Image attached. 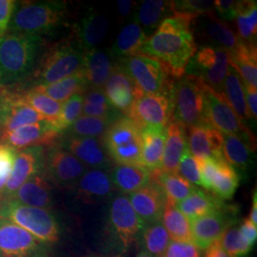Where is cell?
Instances as JSON below:
<instances>
[{
	"instance_id": "obj_1",
	"label": "cell",
	"mask_w": 257,
	"mask_h": 257,
	"mask_svg": "<svg viewBox=\"0 0 257 257\" xmlns=\"http://www.w3.org/2000/svg\"><path fill=\"white\" fill-rule=\"evenodd\" d=\"M191 23L192 20L178 16L164 19L154 35L148 37L140 54L155 58L168 74L181 78L197 51Z\"/></svg>"
},
{
	"instance_id": "obj_2",
	"label": "cell",
	"mask_w": 257,
	"mask_h": 257,
	"mask_svg": "<svg viewBox=\"0 0 257 257\" xmlns=\"http://www.w3.org/2000/svg\"><path fill=\"white\" fill-rule=\"evenodd\" d=\"M40 37L5 34L0 37V85L13 86L24 81L37 60Z\"/></svg>"
},
{
	"instance_id": "obj_3",
	"label": "cell",
	"mask_w": 257,
	"mask_h": 257,
	"mask_svg": "<svg viewBox=\"0 0 257 257\" xmlns=\"http://www.w3.org/2000/svg\"><path fill=\"white\" fill-rule=\"evenodd\" d=\"M67 15L64 1L23 2L17 4L10 21L12 33L39 37L58 27Z\"/></svg>"
},
{
	"instance_id": "obj_4",
	"label": "cell",
	"mask_w": 257,
	"mask_h": 257,
	"mask_svg": "<svg viewBox=\"0 0 257 257\" xmlns=\"http://www.w3.org/2000/svg\"><path fill=\"white\" fill-rule=\"evenodd\" d=\"M144 223L132 207L128 196L121 193L110 199L107 235L109 248L116 255L125 254L138 240Z\"/></svg>"
},
{
	"instance_id": "obj_5",
	"label": "cell",
	"mask_w": 257,
	"mask_h": 257,
	"mask_svg": "<svg viewBox=\"0 0 257 257\" xmlns=\"http://www.w3.org/2000/svg\"><path fill=\"white\" fill-rule=\"evenodd\" d=\"M0 217L27 230L44 244H54L59 239V225L55 215L48 210L30 207L15 199H2Z\"/></svg>"
},
{
	"instance_id": "obj_6",
	"label": "cell",
	"mask_w": 257,
	"mask_h": 257,
	"mask_svg": "<svg viewBox=\"0 0 257 257\" xmlns=\"http://www.w3.org/2000/svg\"><path fill=\"white\" fill-rule=\"evenodd\" d=\"M204 85L199 78L188 74L172 85L173 120L185 128L209 126L205 114Z\"/></svg>"
},
{
	"instance_id": "obj_7",
	"label": "cell",
	"mask_w": 257,
	"mask_h": 257,
	"mask_svg": "<svg viewBox=\"0 0 257 257\" xmlns=\"http://www.w3.org/2000/svg\"><path fill=\"white\" fill-rule=\"evenodd\" d=\"M103 136L106 152L117 165L141 166L142 128L134 120L128 116L112 120Z\"/></svg>"
},
{
	"instance_id": "obj_8",
	"label": "cell",
	"mask_w": 257,
	"mask_h": 257,
	"mask_svg": "<svg viewBox=\"0 0 257 257\" xmlns=\"http://www.w3.org/2000/svg\"><path fill=\"white\" fill-rule=\"evenodd\" d=\"M85 51L76 39H67L52 47L43 56L36 74L37 85L64 79L82 70Z\"/></svg>"
},
{
	"instance_id": "obj_9",
	"label": "cell",
	"mask_w": 257,
	"mask_h": 257,
	"mask_svg": "<svg viewBox=\"0 0 257 257\" xmlns=\"http://www.w3.org/2000/svg\"><path fill=\"white\" fill-rule=\"evenodd\" d=\"M128 75L143 94L167 93L172 91L168 73L159 61L148 55H128L118 59L115 64Z\"/></svg>"
},
{
	"instance_id": "obj_10",
	"label": "cell",
	"mask_w": 257,
	"mask_h": 257,
	"mask_svg": "<svg viewBox=\"0 0 257 257\" xmlns=\"http://www.w3.org/2000/svg\"><path fill=\"white\" fill-rule=\"evenodd\" d=\"M230 66V53L221 47L202 46L187 65L185 73L193 75L216 92H222Z\"/></svg>"
},
{
	"instance_id": "obj_11",
	"label": "cell",
	"mask_w": 257,
	"mask_h": 257,
	"mask_svg": "<svg viewBox=\"0 0 257 257\" xmlns=\"http://www.w3.org/2000/svg\"><path fill=\"white\" fill-rule=\"evenodd\" d=\"M205 114L208 125L222 134L234 135L255 143L252 133L232 110L230 103L222 92H216L208 85H204Z\"/></svg>"
},
{
	"instance_id": "obj_12",
	"label": "cell",
	"mask_w": 257,
	"mask_h": 257,
	"mask_svg": "<svg viewBox=\"0 0 257 257\" xmlns=\"http://www.w3.org/2000/svg\"><path fill=\"white\" fill-rule=\"evenodd\" d=\"M127 116L140 128H167L173 121L172 91L167 93L141 94L134 103Z\"/></svg>"
},
{
	"instance_id": "obj_13",
	"label": "cell",
	"mask_w": 257,
	"mask_h": 257,
	"mask_svg": "<svg viewBox=\"0 0 257 257\" xmlns=\"http://www.w3.org/2000/svg\"><path fill=\"white\" fill-rule=\"evenodd\" d=\"M236 211L232 207L225 205L217 211L189 220L194 246L206 250L220 240L223 233L237 222Z\"/></svg>"
},
{
	"instance_id": "obj_14",
	"label": "cell",
	"mask_w": 257,
	"mask_h": 257,
	"mask_svg": "<svg viewBox=\"0 0 257 257\" xmlns=\"http://www.w3.org/2000/svg\"><path fill=\"white\" fill-rule=\"evenodd\" d=\"M201 187L211 191L221 200H230L239 186V175L228 162L220 159L200 160Z\"/></svg>"
},
{
	"instance_id": "obj_15",
	"label": "cell",
	"mask_w": 257,
	"mask_h": 257,
	"mask_svg": "<svg viewBox=\"0 0 257 257\" xmlns=\"http://www.w3.org/2000/svg\"><path fill=\"white\" fill-rule=\"evenodd\" d=\"M87 167L63 148H52L45 156L44 174L59 188L73 189Z\"/></svg>"
},
{
	"instance_id": "obj_16",
	"label": "cell",
	"mask_w": 257,
	"mask_h": 257,
	"mask_svg": "<svg viewBox=\"0 0 257 257\" xmlns=\"http://www.w3.org/2000/svg\"><path fill=\"white\" fill-rule=\"evenodd\" d=\"M45 156L43 146L26 148L17 154L14 168L6 184L2 199L12 197L22 184L35 175L44 173Z\"/></svg>"
},
{
	"instance_id": "obj_17",
	"label": "cell",
	"mask_w": 257,
	"mask_h": 257,
	"mask_svg": "<svg viewBox=\"0 0 257 257\" xmlns=\"http://www.w3.org/2000/svg\"><path fill=\"white\" fill-rule=\"evenodd\" d=\"M46 118L29 106L20 94H0V127L1 135L17 128L45 121Z\"/></svg>"
},
{
	"instance_id": "obj_18",
	"label": "cell",
	"mask_w": 257,
	"mask_h": 257,
	"mask_svg": "<svg viewBox=\"0 0 257 257\" xmlns=\"http://www.w3.org/2000/svg\"><path fill=\"white\" fill-rule=\"evenodd\" d=\"M191 26L193 27V36L200 38L204 43H208L205 46L221 47L230 53L240 41L230 26L218 19L213 11L193 19Z\"/></svg>"
},
{
	"instance_id": "obj_19",
	"label": "cell",
	"mask_w": 257,
	"mask_h": 257,
	"mask_svg": "<svg viewBox=\"0 0 257 257\" xmlns=\"http://www.w3.org/2000/svg\"><path fill=\"white\" fill-rule=\"evenodd\" d=\"M40 242L27 230L0 217V257H29Z\"/></svg>"
},
{
	"instance_id": "obj_20",
	"label": "cell",
	"mask_w": 257,
	"mask_h": 257,
	"mask_svg": "<svg viewBox=\"0 0 257 257\" xmlns=\"http://www.w3.org/2000/svg\"><path fill=\"white\" fill-rule=\"evenodd\" d=\"M128 200L144 226L161 221L167 198L160 186L154 179L135 193L128 194Z\"/></svg>"
},
{
	"instance_id": "obj_21",
	"label": "cell",
	"mask_w": 257,
	"mask_h": 257,
	"mask_svg": "<svg viewBox=\"0 0 257 257\" xmlns=\"http://www.w3.org/2000/svg\"><path fill=\"white\" fill-rule=\"evenodd\" d=\"M59 136L49 121L27 125L1 135L2 142L16 151L32 146L52 145Z\"/></svg>"
},
{
	"instance_id": "obj_22",
	"label": "cell",
	"mask_w": 257,
	"mask_h": 257,
	"mask_svg": "<svg viewBox=\"0 0 257 257\" xmlns=\"http://www.w3.org/2000/svg\"><path fill=\"white\" fill-rule=\"evenodd\" d=\"M104 92L113 109L120 110L128 115L135 101L141 92L130 79L127 74L114 66L110 77L104 85Z\"/></svg>"
},
{
	"instance_id": "obj_23",
	"label": "cell",
	"mask_w": 257,
	"mask_h": 257,
	"mask_svg": "<svg viewBox=\"0 0 257 257\" xmlns=\"http://www.w3.org/2000/svg\"><path fill=\"white\" fill-rule=\"evenodd\" d=\"M73 189L77 200L84 204H94L108 200L115 188L106 171L91 169L81 176Z\"/></svg>"
},
{
	"instance_id": "obj_24",
	"label": "cell",
	"mask_w": 257,
	"mask_h": 257,
	"mask_svg": "<svg viewBox=\"0 0 257 257\" xmlns=\"http://www.w3.org/2000/svg\"><path fill=\"white\" fill-rule=\"evenodd\" d=\"M188 147L195 159H220L222 156V133L210 126L189 128Z\"/></svg>"
},
{
	"instance_id": "obj_25",
	"label": "cell",
	"mask_w": 257,
	"mask_h": 257,
	"mask_svg": "<svg viewBox=\"0 0 257 257\" xmlns=\"http://www.w3.org/2000/svg\"><path fill=\"white\" fill-rule=\"evenodd\" d=\"M65 147L86 167L104 171L110 168V159L97 138L71 136L66 140Z\"/></svg>"
},
{
	"instance_id": "obj_26",
	"label": "cell",
	"mask_w": 257,
	"mask_h": 257,
	"mask_svg": "<svg viewBox=\"0 0 257 257\" xmlns=\"http://www.w3.org/2000/svg\"><path fill=\"white\" fill-rule=\"evenodd\" d=\"M10 198L30 207L48 210L53 205L52 185L45 174L42 173L22 184Z\"/></svg>"
},
{
	"instance_id": "obj_27",
	"label": "cell",
	"mask_w": 257,
	"mask_h": 257,
	"mask_svg": "<svg viewBox=\"0 0 257 257\" xmlns=\"http://www.w3.org/2000/svg\"><path fill=\"white\" fill-rule=\"evenodd\" d=\"M108 30V19L97 12L89 11L74 27L75 39L85 52L90 51L101 43Z\"/></svg>"
},
{
	"instance_id": "obj_28",
	"label": "cell",
	"mask_w": 257,
	"mask_h": 257,
	"mask_svg": "<svg viewBox=\"0 0 257 257\" xmlns=\"http://www.w3.org/2000/svg\"><path fill=\"white\" fill-rule=\"evenodd\" d=\"M114 68L109 51L92 49L84 55L82 73L88 88L103 89Z\"/></svg>"
},
{
	"instance_id": "obj_29",
	"label": "cell",
	"mask_w": 257,
	"mask_h": 257,
	"mask_svg": "<svg viewBox=\"0 0 257 257\" xmlns=\"http://www.w3.org/2000/svg\"><path fill=\"white\" fill-rule=\"evenodd\" d=\"M175 120L166 128V141L161 167L159 170L165 173L177 174L180 159L188 145L186 130Z\"/></svg>"
},
{
	"instance_id": "obj_30",
	"label": "cell",
	"mask_w": 257,
	"mask_h": 257,
	"mask_svg": "<svg viewBox=\"0 0 257 257\" xmlns=\"http://www.w3.org/2000/svg\"><path fill=\"white\" fill-rule=\"evenodd\" d=\"M142 145L140 164L150 172L161 167L166 141V128L149 127L142 128Z\"/></svg>"
},
{
	"instance_id": "obj_31",
	"label": "cell",
	"mask_w": 257,
	"mask_h": 257,
	"mask_svg": "<svg viewBox=\"0 0 257 257\" xmlns=\"http://www.w3.org/2000/svg\"><path fill=\"white\" fill-rule=\"evenodd\" d=\"M111 183L121 193L131 194L150 183L151 172L141 166L116 165L110 172Z\"/></svg>"
},
{
	"instance_id": "obj_32",
	"label": "cell",
	"mask_w": 257,
	"mask_h": 257,
	"mask_svg": "<svg viewBox=\"0 0 257 257\" xmlns=\"http://www.w3.org/2000/svg\"><path fill=\"white\" fill-rule=\"evenodd\" d=\"M222 156L226 162L233 168L245 172L253 161L255 143L234 135L222 134Z\"/></svg>"
},
{
	"instance_id": "obj_33",
	"label": "cell",
	"mask_w": 257,
	"mask_h": 257,
	"mask_svg": "<svg viewBox=\"0 0 257 257\" xmlns=\"http://www.w3.org/2000/svg\"><path fill=\"white\" fill-rule=\"evenodd\" d=\"M230 62L237 71L242 82L257 87L256 44L240 41L230 53Z\"/></svg>"
},
{
	"instance_id": "obj_34",
	"label": "cell",
	"mask_w": 257,
	"mask_h": 257,
	"mask_svg": "<svg viewBox=\"0 0 257 257\" xmlns=\"http://www.w3.org/2000/svg\"><path fill=\"white\" fill-rule=\"evenodd\" d=\"M88 88L82 71L64 79L48 85H37L32 90L45 94L55 101L65 102L76 93H84Z\"/></svg>"
},
{
	"instance_id": "obj_35",
	"label": "cell",
	"mask_w": 257,
	"mask_h": 257,
	"mask_svg": "<svg viewBox=\"0 0 257 257\" xmlns=\"http://www.w3.org/2000/svg\"><path fill=\"white\" fill-rule=\"evenodd\" d=\"M222 93L230 103L232 110L238 115L239 118L243 121V123L245 121L253 120L247 106L244 84L237 71L230 64V62L227 76L223 84Z\"/></svg>"
},
{
	"instance_id": "obj_36",
	"label": "cell",
	"mask_w": 257,
	"mask_h": 257,
	"mask_svg": "<svg viewBox=\"0 0 257 257\" xmlns=\"http://www.w3.org/2000/svg\"><path fill=\"white\" fill-rule=\"evenodd\" d=\"M147 39V34L143 28L137 22L130 23L121 30L110 49V55L118 59L128 55H138Z\"/></svg>"
},
{
	"instance_id": "obj_37",
	"label": "cell",
	"mask_w": 257,
	"mask_h": 257,
	"mask_svg": "<svg viewBox=\"0 0 257 257\" xmlns=\"http://www.w3.org/2000/svg\"><path fill=\"white\" fill-rule=\"evenodd\" d=\"M152 179L160 186L166 195L167 202L177 205L189 197L197 189L178 174L165 173L161 170L151 172Z\"/></svg>"
},
{
	"instance_id": "obj_38",
	"label": "cell",
	"mask_w": 257,
	"mask_h": 257,
	"mask_svg": "<svg viewBox=\"0 0 257 257\" xmlns=\"http://www.w3.org/2000/svg\"><path fill=\"white\" fill-rule=\"evenodd\" d=\"M225 205L214 194H208L202 190L196 189L189 197L178 203L176 207L189 220H192L217 211Z\"/></svg>"
},
{
	"instance_id": "obj_39",
	"label": "cell",
	"mask_w": 257,
	"mask_h": 257,
	"mask_svg": "<svg viewBox=\"0 0 257 257\" xmlns=\"http://www.w3.org/2000/svg\"><path fill=\"white\" fill-rule=\"evenodd\" d=\"M161 222L171 241L193 243L190 221L177 209L175 205L167 202Z\"/></svg>"
},
{
	"instance_id": "obj_40",
	"label": "cell",
	"mask_w": 257,
	"mask_h": 257,
	"mask_svg": "<svg viewBox=\"0 0 257 257\" xmlns=\"http://www.w3.org/2000/svg\"><path fill=\"white\" fill-rule=\"evenodd\" d=\"M142 250L146 251L153 257H163L171 242L161 221L144 226L140 238Z\"/></svg>"
},
{
	"instance_id": "obj_41",
	"label": "cell",
	"mask_w": 257,
	"mask_h": 257,
	"mask_svg": "<svg viewBox=\"0 0 257 257\" xmlns=\"http://www.w3.org/2000/svg\"><path fill=\"white\" fill-rule=\"evenodd\" d=\"M171 13V1L145 0L139 6L137 20L149 31H156Z\"/></svg>"
},
{
	"instance_id": "obj_42",
	"label": "cell",
	"mask_w": 257,
	"mask_h": 257,
	"mask_svg": "<svg viewBox=\"0 0 257 257\" xmlns=\"http://www.w3.org/2000/svg\"><path fill=\"white\" fill-rule=\"evenodd\" d=\"M235 19L238 29L239 38L242 41L256 44V1H240Z\"/></svg>"
},
{
	"instance_id": "obj_43",
	"label": "cell",
	"mask_w": 257,
	"mask_h": 257,
	"mask_svg": "<svg viewBox=\"0 0 257 257\" xmlns=\"http://www.w3.org/2000/svg\"><path fill=\"white\" fill-rule=\"evenodd\" d=\"M83 97L82 112L84 115L110 118V113L113 108L110 106L102 89H90Z\"/></svg>"
},
{
	"instance_id": "obj_44",
	"label": "cell",
	"mask_w": 257,
	"mask_h": 257,
	"mask_svg": "<svg viewBox=\"0 0 257 257\" xmlns=\"http://www.w3.org/2000/svg\"><path fill=\"white\" fill-rule=\"evenodd\" d=\"M21 96L29 106H31L37 112L43 115L47 121L53 123L57 119L61 110L62 103L55 101L45 94L35 92L33 90H30L26 93L21 94Z\"/></svg>"
},
{
	"instance_id": "obj_45",
	"label": "cell",
	"mask_w": 257,
	"mask_h": 257,
	"mask_svg": "<svg viewBox=\"0 0 257 257\" xmlns=\"http://www.w3.org/2000/svg\"><path fill=\"white\" fill-rule=\"evenodd\" d=\"M112 120L82 115L74 121L69 128L70 135L73 137L97 138L104 135Z\"/></svg>"
},
{
	"instance_id": "obj_46",
	"label": "cell",
	"mask_w": 257,
	"mask_h": 257,
	"mask_svg": "<svg viewBox=\"0 0 257 257\" xmlns=\"http://www.w3.org/2000/svg\"><path fill=\"white\" fill-rule=\"evenodd\" d=\"M83 100V93H76L62 104L57 119L51 123L56 132L60 134L65 130H68L80 116L82 112Z\"/></svg>"
},
{
	"instance_id": "obj_47",
	"label": "cell",
	"mask_w": 257,
	"mask_h": 257,
	"mask_svg": "<svg viewBox=\"0 0 257 257\" xmlns=\"http://www.w3.org/2000/svg\"><path fill=\"white\" fill-rule=\"evenodd\" d=\"M219 243L230 257H246L252 248V246L240 233L239 228L234 226L223 233Z\"/></svg>"
},
{
	"instance_id": "obj_48",
	"label": "cell",
	"mask_w": 257,
	"mask_h": 257,
	"mask_svg": "<svg viewBox=\"0 0 257 257\" xmlns=\"http://www.w3.org/2000/svg\"><path fill=\"white\" fill-rule=\"evenodd\" d=\"M172 14L174 16L193 19L208 14L213 11V1H194V0H181L171 1Z\"/></svg>"
},
{
	"instance_id": "obj_49",
	"label": "cell",
	"mask_w": 257,
	"mask_h": 257,
	"mask_svg": "<svg viewBox=\"0 0 257 257\" xmlns=\"http://www.w3.org/2000/svg\"><path fill=\"white\" fill-rule=\"evenodd\" d=\"M177 174L180 176H182L184 179H186L190 183H192L193 185L194 184V185L201 186L199 162L191 154L188 145L185 149L183 156L180 159Z\"/></svg>"
},
{
	"instance_id": "obj_50",
	"label": "cell",
	"mask_w": 257,
	"mask_h": 257,
	"mask_svg": "<svg viewBox=\"0 0 257 257\" xmlns=\"http://www.w3.org/2000/svg\"><path fill=\"white\" fill-rule=\"evenodd\" d=\"M17 151L6 144L0 145V199L3 198V193L7 181L12 174Z\"/></svg>"
},
{
	"instance_id": "obj_51",
	"label": "cell",
	"mask_w": 257,
	"mask_h": 257,
	"mask_svg": "<svg viewBox=\"0 0 257 257\" xmlns=\"http://www.w3.org/2000/svg\"><path fill=\"white\" fill-rule=\"evenodd\" d=\"M163 257H201V254L193 243L171 241Z\"/></svg>"
},
{
	"instance_id": "obj_52",
	"label": "cell",
	"mask_w": 257,
	"mask_h": 257,
	"mask_svg": "<svg viewBox=\"0 0 257 257\" xmlns=\"http://www.w3.org/2000/svg\"><path fill=\"white\" fill-rule=\"evenodd\" d=\"M239 2L232 0H215L213 1V8L219 13L223 20L232 21L236 18Z\"/></svg>"
},
{
	"instance_id": "obj_53",
	"label": "cell",
	"mask_w": 257,
	"mask_h": 257,
	"mask_svg": "<svg viewBox=\"0 0 257 257\" xmlns=\"http://www.w3.org/2000/svg\"><path fill=\"white\" fill-rule=\"evenodd\" d=\"M16 7L15 0H0V37L6 34Z\"/></svg>"
},
{
	"instance_id": "obj_54",
	"label": "cell",
	"mask_w": 257,
	"mask_h": 257,
	"mask_svg": "<svg viewBox=\"0 0 257 257\" xmlns=\"http://www.w3.org/2000/svg\"><path fill=\"white\" fill-rule=\"evenodd\" d=\"M244 89L248 111L251 117L255 121L257 116V88L244 84Z\"/></svg>"
},
{
	"instance_id": "obj_55",
	"label": "cell",
	"mask_w": 257,
	"mask_h": 257,
	"mask_svg": "<svg viewBox=\"0 0 257 257\" xmlns=\"http://www.w3.org/2000/svg\"><path fill=\"white\" fill-rule=\"evenodd\" d=\"M239 231L248 244L253 246V244L256 242L257 226L252 224L248 219H245L239 227Z\"/></svg>"
},
{
	"instance_id": "obj_56",
	"label": "cell",
	"mask_w": 257,
	"mask_h": 257,
	"mask_svg": "<svg viewBox=\"0 0 257 257\" xmlns=\"http://www.w3.org/2000/svg\"><path fill=\"white\" fill-rule=\"evenodd\" d=\"M206 257H230L221 247L219 240L214 242L211 246L207 248Z\"/></svg>"
},
{
	"instance_id": "obj_57",
	"label": "cell",
	"mask_w": 257,
	"mask_h": 257,
	"mask_svg": "<svg viewBox=\"0 0 257 257\" xmlns=\"http://www.w3.org/2000/svg\"><path fill=\"white\" fill-rule=\"evenodd\" d=\"M133 4L134 2L131 0H117L116 5H117L118 13L122 17H127L131 13Z\"/></svg>"
},
{
	"instance_id": "obj_58",
	"label": "cell",
	"mask_w": 257,
	"mask_h": 257,
	"mask_svg": "<svg viewBox=\"0 0 257 257\" xmlns=\"http://www.w3.org/2000/svg\"><path fill=\"white\" fill-rule=\"evenodd\" d=\"M248 220L250 221L252 224L257 226V193L256 191H254V193L252 195V205L250 209V213H249V218Z\"/></svg>"
},
{
	"instance_id": "obj_59",
	"label": "cell",
	"mask_w": 257,
	"mask_h": 257,
	"mask_svg": "<svg viewBox=\"0 0 257 257\" xmlns=\"http://www.w3.org/2000/svg\"><path fill=\"white\" fill-rule=\"evenodd\" d=\"M29 257H52V255L48 252L46 248L40 247L32 255H30Z\"/></svg>"
},
{
	"instance_id": "obj_60",
	"label": "cell",
	"mask_w": 257,
	"mask_h": 257,
	"mask_svg": "<svg viewBox=\"0 0 257 257\" xmlns=\"http://www.w3.org/2000/svg\"><path fill=\"white\" fill-rule=\"evenodd\" d=\"M136 257H153L151 254H149L148 252L146 251H144V250H140L139 252H138V254H137V256Z\"/></svg>"
},
{
	"instance_id": "obj_61",
	"label": "cell",
	"mask_w": 257,
	"mask_h": 257,
	"mask_svg": "<svg viewBox=\"0 0 257 257\" xmlns=\"http://www.w3.org/2000/svg\"><path fill=\"white\" fill-rule=\"evenodd\" d=\"M1 200H2V199H0V202H1Z\"/></svg>"
},
{
	"instance_id": "obj_62",
	"label": "cell",
	"mask_w": 257,
	"mask_h": 257,
	"mask_svg": "<svg viewBox=\"0 0 257 257\" xmlns=\"http://www.w3.org/2000/svg\"><path fill=\"white\" fill-rule=\"evenodd\" d=\"M90 257H93V256H90Z\"/></svg>"
}]
</instances>
